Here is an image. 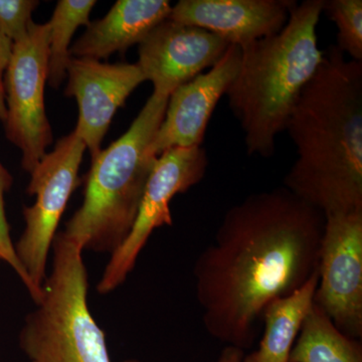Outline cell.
<instances>
[{"mask_svg": "<svg viewBox=\"0 0 362 362\" xmlns=\"http://www.w3.org/2000/svg\"><path fill=\"white\" fill-rule=\"evenodd\" d=\"M13 42L0 32V121L4 123L6 119V88L4 78L11 56H13Z\"/></svg>", "mask_w": 362, "mask_h": 362, "instance_id": "cell-21", "label": "cell"}, {"mask_svg": "<svg viewBox=\"0 0 362 362\" xmlns=\"http://www.w3.org/2000/svg\"><path fill=\"white\" fill-rule=\"evenodd\" d=\"M323 13L337 25L338 49L362 62L361 0H324Z\"/></svg>", "mask_w": 362, "mask_h": 362, "instance_id": "cell-18", "label": "cell"}, {"mask_svg": "<svg viewBox=\"0 0 362 362\" xmlns=\"http://www.w3.org/2000/svg\"><path fill=\"white\" fill-rule=\"evenodd\" d=\"M246 350L240 349L239 347L226 345L225 349L221 350L218 362H243L244 361ZM121 362H140L136 359H126Z\"/></svg>", "mask_w": 362, "mask_h": 362, "instance_id": "cell-22", "label": "cell"}, {"mask_svg": "<svg viewBox=\"0 0 362 362\" xmlns=\"http://www.w3.org/2000/svg\"><path fill=\"white\" fill-rule=\"evenodd\" d=\"M168 98L152 93L129 129L93 159L84 201L62 232L83 251L112 255L127 239L157 159L149 147Z\"/></svg>", "mask_w": 362, "mask_h": 362, "instance_id": "cell-4", "label": "cell"}, {"mask_svg": "<svg viewBox=\"0 0 362 362\" xmlns=\"http://www.w3.org/2000/svg\"><path fill=\"white\" fill-rule=\"evenodd\" d=\"M52 247V273L21 328V349L30 362H112L103 330L88 306L82 247L62 232Z\"/></svg>", "mask_w": 362, "mask_h": 362, "instance_id": "cell-5", "label": "cell"}, {"mask_svg": "<svg viewBox=\"0 0 362 362\" xmlns=\"http://www.w3.org/2000/svg\"><path fill=\"white\" fill-rule=\"evenodd\" d=\"M66 75V95L76 98L78 105V120L74 131L84 141L93 160L101 151L116 112L146 80L137 64H107L73 57Z\"/></svg>", "mask_w": 362, "mask_h": 362, "instance_id": "cell-11", "label": "cell"}, {"mask_svg": "<svg viewBox=\"0 0 362 362\" xmlns=\"http://www.w3.org/2000/svg\"><path fill=\"white\" fill-rule=\"evenodd\" d=\"M318 275L287 297L272 301L263 312L265 328L258 349L245 354L243 362H289L305 318L314 305Z\"/></svg>", "mask_w": 362, "mask_h": 362, "instance_id": "cell-15", "label": "cell"}, {"mask_svg": "<svg viewBox=\"0 0 362 362\" xmlns=\"http://www.w3.org/2000/svg\"><path fill=\"white\" fill-rule=\"evenodd\" d=\"M209 158L201 146L171 148L157 157L150 173L139 211L127 239L111 255L97 291L108 294L122 285L133 271L138 257L156 228L173 226L169 204L206 176Z\"/></svg>", "mask_w": 362, "mask_h": 362, "instance_id": "cell-8", "label": "cell"}, {"mask_svg": "<svg viewBox=\"0 0 362 362\" xmlns=\"http://www.w3.org/2000/svg\"><path fill=\"white\" fill-rule=\"evenodd\" d=\"M171 7L168 0H119L103 18L90 21L71 45V57L99 61L127 51L168 20Z\"/></svg>", "mask_w": 362, "mask_h": 362, "instance_id": "cell-14", "label": "cell"}, {"mask_svg": "<svg viewBox=\"0 0 362 362\" xmlns=\"http://www.w3.org/2000/svg\"><path fill=\"white\" fill-rule=\"evenodd\" d=\"M11 185H13V176L0 162V259L6 261L18 274L23 284L28 286V277L16 256L6 220V209H4V195L11 189Z\"/></svg>", "mask_w": 362, "mask_h": 362, "instance_id": "cell-20", "label": "cell"}, {"mask_svg": "<svg viewBox=\"0 0 362 362\" xmlns=\"http://www.w3.org/2000/svg\"><path fill=\"white\" fill-rule=\"evenodd\" d=\"M49 71V28L33 23L23 39L13 42V56L4 78L7 139L21 150V165L28 173L52 144L51 124L45 106Z\"/></svg>", "mask_w": 362, "mask_h": 362, "instance_id": "cell-7", "label": "cell"}, {"mask_svg": "<svg viewBox=\"0 0 362 362\" xmlns=\"http://www.w3.org/2000/svg\"><path fill=\"white\" fill-rule=\"evenodd\" d=\"M240 61V47L230 45L216 66L169 96L163 121L150 144L152 156L158 157L176 147L201 146L214 109L237 75Z\"/></svg>", "mask_w": 362, "mask_h": 362, "instance_id": "cell-12", "label": "cell"}, {"mask_svg": "<svg viewBox=\"0 0 362 362\" xmlns=\"http://www.w3.org/2000/svg\"><path fill=\"white\" fill-rule=\"evenodd\" d=\"M289 362H362V342L343 334L313 305L293 346Z\"/></svg>", "mask_w": 362, "mask_h": 362, "instance_id": "cell-16", "label": "cell"}, {"mask_svg": "<svg viewBox=\"0 0 362 362\" xmlns=\"http://www.w3.org/2000/svg\"><path fill=\"white\" fill-rule=\"evenodd\" d=\"M230 45L214 33L164 21L138 49L137 66L153 93L169 97L178 87L216 66Z\"/></svg>", "mask_w": 362, "mask_h": 362, "instance_id": "cell-10", "label": "cell"}, {"mask_svg": "<svg viewBox=\"0 0 362 362\" xmlns=\"http://www.w3.org/2000/svg\"><path fill=\"white\" fill-rule=\"evenodd\" d=\"M323 1L296 4L280 33L240 47L239 70L226 96L249 156H274L276 138L322 62L316 30Z\"/></svg>", "mask_w": 362, "mask_h": 362, "instance_id": "cell-3", "label": "cell"}, {"mask_svg": "<svg viewBox=\"0 0 362 362\" xmlns=\"http://www.w3.org/2000/svg\"><path fill=\"white\" fill-rule=\"evenodd\" d=\"M286 131L298 157L283 187L325 216L362 211V62L324 51Z\"/></svg>", "mask_w": 362, "mask_h": 362, "instance_id": "cell-2", "label": "cell"}, {"mask_svg": "<svg viewBox=\"0 0 362 362\" xmlns=\"http://www.w3.org/2000/svg\"><path fill=\"white\" fill-rule=\"evenodd\" d=\"M39 4L37 0H0V32L13 42L23 39Z\"/></svg>", "mask_w": 362, "mask_h": 362, "instance_id": "cell-19", "label": "cell"}, {"mask_svg": "<svg viewBox=\"0 0 362 362\" xmlns=\"http://www.w3.org/2000/svg\"><path fill=\"white\" fill-rule=\"evenodd\" d=\"M293 0H180L168 20L214 33L232 45L276 35L289 21Z\"/></svg>", "mask_w": 362, "mask_h": 362, "instance_id": "cell-13", "label": "cell"}, {"mask_svg": "<svg viewBox=\"0 0 362 362\" xmlns=\"http://www.w3.org/2000/svg\"><path fill=\"white\" fill-rule=\"evenodd\" d=\"M95 0H59L47 23L49 28V71L47 82L59 88L66 77L71 40L81 25L88 26Z\"/></svg>", "mask_w": 362, "mask_h": 362, "instance_id": "cell-17", "label": "cell"}, {"mask_svg": "<svg viewBox=\"0 0 362 362\" xmlns=\"http://www.w3.org/2000/svg\"><path fill=\"white\" fill-rule=\"evenodd\" d=\"M314 305L346 337L362 338V211L330 214L319 257Z\"/></svg>", "mask_w": 362, "mask_h": 362, "instance_id": "cell-9", "label": "cell"}, {"mask_svg": "<svg viewBox=\"0 0 362 362\" xmlns=\"http://www.w3.org/2000/svg\"><path fill=\"white\" fill-rule=\"evenodd\" d=\"M86 149L84 141L73 131L59 139L30 173L26 192L35 195V202L32 206L23 207L25 228L14 249L28 277V291L35 304L42 296L47 258L59 221L80 182L78 169Z\"/></svg>", "mask_w": 362, "mask_h": 362, "instance_id": "cell-6", "label": "cell"}, {"mask_svg": "<svg viewBox=\"0 0 362 362\" xmlns=\"http://www.w3.org/2000/svg\"><path fill=\"white\" fill-rule=\"evenodd\" d=\"M325 216L285 188L249 195L228 209L194 266L204 329L250 349L267 306L318 271Z\"/></svg>", "mask_w": 362, "mask_h": 362, "instance_id": "cell-1", "label": "cell"}]
</instances>
